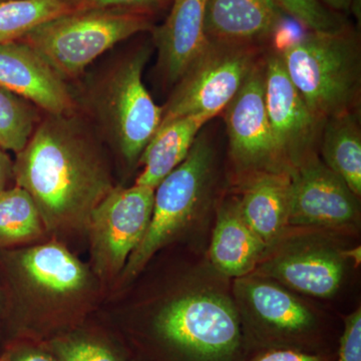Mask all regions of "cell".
<instances>
[{
	"label": "cell",
	"mask_w": 361,
	"mask_h": 361,
	"mask_svg": "<svg viewBox=\"0 0 361 361\" xmlns=\"http://www.w3.org/2000/svg\"><path fill=\"white\" fill-rule=\"evenodd\" d=\"M96 135L78 116L45 114L13 161V179L32 196L49 229L89 225L113 191Z\"/></svg>",
	"instance_id": "6da1fadb"
},
{
	"label": "cell",
	"mask_w": 361,
	"mask_h": 361,
	"mask_svg": "<svg viewBox=\"0 0 361 361\" xmlns=\"http://www.w3.org/2000/svg\"><path fill=\"white\" fill-rule=\"evenodd\" d=\"M297 92L322 122L357 111L361 61L357 39L345 26L310 32L277 51Z\"/></svg>",
	"instance_id": "7a4b0ae2"
},
{
	"label": "cell",
	"mask_w": 361,
	"mask_h": 361,
	"mask_svg": "<svg viewBox=\"0 0 361 361\" xmlns=\"http://www.w3.org/2000/svg\"><path fill=\"white\" fill-rule=\"evenodd\" d=\"M147 47L123 56L90 90L87 108L102 134L134 165L160 127L163 106L149 96L142 73Z\"/></svg>",
	"instance_id": "3957f363"
},
{
	"label": "cell",
	"mask_w": 361,
	"mask_h": 361,
	"mask_svg": "<svg viewBox=\"0 0 361 361\" xmlns=\"http://www.w3.org/2000/svg\"><path fill=\"white\" fill-rule=\"evenodd\" d=\"M155 26L149 14L122 9H92L63 14L42 23L20 40L65 82L80 77L99 56Z\"/></svg>",
	"instance_id": "277c9868"
},
{
	"label": "cell",
	"mask_w": 361,
	"mask_h": 361,
	"mask_svg": "<svg viewBox=\"0 0 361 361\" xmlns=\"http://www.w3.org/2000/svg\"><path fill=\"white\" fill-rule=\"evenodd\" d=\"M258 61L255 45L209 40L163 106L160 127L188 116L212 120L234 99Z\"/></svg>",
	"instance_id": "5b68a950"
},
{
	"label": "cell",
	"mask_w": 361,
	"mask_h": 361,
	"mask_svg": "<svg viewBox=\"0 0 361 361\" xmlns=\"http://www.w3.org/2000/svg\"><path fill=\"white\" fill-rule=\"evenodd\" d=\"M212 164V146L198 135L184 161L156 188L148 229L126 264L128 276L137 274L189 222L205 193Z\"/></svg>",
	"instance_id": "8992f818"
},
{
	"label": "cell",
	"mask_w": 361,
	"mask_h": 361,
	"mask_svg": "<svg viewBox=\"0 0 361 361\" xmlns=\"http://www.w3.org/2000/svg\"><path fill=\"white\" fill-rule=\"evenodd\" d=\"M152 188H114L90 216L92 250L99 269L116 273L141 243L153 213Z\"/></svg>",
	"instance_id": "52a82bcc"
},
{
	"label": "cell",
	"mask_w": 361,
	"mask_h": 361,
	"mask_svg": "<svg viewBox=\"0 0 361 361\" xmlns=\"http://www.w3.org/2000/svg\"><path fill=\"white\" fill-rule=\"evenodd\" d=\"M223 111L230 155L238 167L253 174L289 169L280 155L266 114L264 61L259 59Z\"/></svg>",
	"instance_id": "ba28073f"
},
{
	"label": "cell",
	"mask_w": 361,
	"mask_h": 361,
	"mask_svg": "<svg viewBox=\"0 0 361 361\" xmlns=\"http://www.w3.org/2000/svg\"><path fill=\"white\" fill-rule=\"evenodd\" d=\"M236 290L248 307V334L262 350L296 348L308 351L316 334L315 316L298 299L277 285L242 278Z\"/></svg>",
	"instance_id": "9c48e42d"
},
{
	"label": "cell",
	"mask_w": 361,
	"mask_h": 361,
	"mask_svg": "<svg viewBox=\"0 0 361 361\" xmlns=\"http://www.w3.org/2000/svg\"><path fill=\"white\" fill-rule=\"evenodd\" d=\"M265 108L274 141L289 169L316 155L323 127L287 75L279 54L264 59Z\"/></svg>",
	"instance_id": "30bf717a"
},
{
	"label": "cell",
	"mask_w": 361,
	"mask_h": 361,
	"mask_svg": "<svg viewBox=\"0 0 361 361\" xmlns=\"http://www.w3.org/2000/svg\"><path fill=\"white\" fill-rule=\"evenodd\" d=\"M289 172L288 224L334 227L355 221L357 196L317 156L310 157Z\"/></svg>",
	"instance_id": "8fae6325"
},
{
	"label": "cell",
	"mask_w": 361,
	"mask_h": 361,
	"mask_svg": "<svg viewBox=\"0 0 361 361\" xmlns=\"http://www.w3.org/2000/svg\"><path fill=\"white\" fill-rule=\"evenodd\" d=\"M0 87L49 115H68L78 104L66 82L23 42L0 44Z\"/></svg>",
	"instance_id": "7c38bea8"
},
{
	"label": "cell",
	"mask_w": 361,
	"mask_h": 361,
	"mask_svg": "<svg viewBox=\"0 0 361 361\" xmlns=\"http://www.w3.org/2000/svg\"><path fill=\"white\" fill-rule=\"evenodd\" d=\"M172 1L167 20L152 32L158 49L159 71L166 82L174 85L208 44L205 33L208 0Z\"/></svg>",
	"instance_id": "4fadbf2b"
},
{
	"label": "cell",
	"mask_w": 361,
	"mask_h": 361,
	"mask_svg": "<svg viewBox=\"0 0 361 361\" xmlns=\"http://www.w3.org/2000/svg\"><path fill=\"white\" fill-rule=\"evenodd\" d=\"M284 14L274 0H208L206 37L256 47L277 32L283 25Z\"/></svg>",
	"instance_id": "5bb4252c"
},
{
	"label": "cell",
	"mask_w": 361,
	"mask_h": 361,
	"mask_svg": "<svg viewBox=\"0 0 361 361\" xmlns=\"http://www.w3.org/2000/svg\"><path fill=\"white\" fill-rule=\"evenodd\" d=\"M290 185L289 169L255 173L239 202L242 218L267 246L288 224Z\"/></svg>",
	"instance_id": "9a60e30c"
},
{
	"label": "cell",
	"mask_w": 361,
	"mask_h": 361,
	"mask_svg": "<svg viewBox=\"0 0 361 361\" xmlns=\"http://www.w3.org/2000/svg\"><path fill=\"white\" fill-rule=\"evenodd\" d=\"M263 272L297 291L326 298L338 290L344 265L336 252L311 249L280 256L267 263Z\"/></svg>",
	"instance_id": "2e32d148"
},
{
	"label": "cell",
	"mask_w": 361,
	"mask_h": 361,
	"mask_svg": "<svg viewBox=\"0 0 361 361\" xmlns=\"http://www.w3.org/2000/svg\"><path fill=\"white\" fill-rule=\"evenodd\" d=\"M266 247L242 218L239 202L221 207L210 247L211 261L219 272L244 276L257 264Z\"/></svg>",
	"instance_id": "e0dca14e"
},
{
	"label": "cell",
	"mask_w": 361,
	"mask_h": 361,
	"mask_svg": "<svg viewBox=\"0 0 361 361\" xmlns=\"http://www.w3.org/2000/svg\"><path fill=\"white\" fill-rule=\"evenodd\" d=\"M209 121L205 116H188L159 128L140 157L144 168L135 184L155 190L187 158L202 127Z\"/></svg>",
	"instance_id": "ac0fdd59"
},
{
	"label": "cell",
	"mask_w": 361,
	"mask_h": 361,
	"mask_svg": "<svg viewBox=\"0 0 361 361\" xmlns=\"http://www.w3.org/2000/svg\"><path fill=\"white\" fill-rule=\"evenodd\" d=\"M23 276L47 293L63 295L80 290L87 272L73 254L58 244L32 247L18 256Z\"/></svg>",
	"instance_id": "d6986e66"
},
{
	"label": "cell",
	"mask_w": 361,
	"mask_h": 361,
	"mask_svg": "<svg viewBox=\"0 0 361 361\" xmlns=\"http://www.w3.org/2000/svg\"><path fill=\"white\" fill-rule=\"evenodd\" d=\"M319 146L323 163L343 180L355 196H360L361 132L357 111L325 121Z\"/></svg>",
	"instance_id": "ffe728a7"
},
{
	"label": "cell",
	"mask_w": 361,
	"mask_h": 361,
	"mask_svg": "<svg viewBox=\"0 0 361 361\" xmlns=\"http://www.w3.org/2000/svg\"><path fill=\"white\" fill-rule=\"evenodd\" d=\"M44 226L37 205L25 190L14 186L0 192V249L37 238Z\"/></svg>",
	"instance_id": "44dd1931"
},
{
	"label": "cell",
	"mask_w": 361,
	"mask_h": 361,
	"mask_svg": "<svg viewBox=\"0 0 361 361\" xmlns=\"http://www.w3.org/2000/svg\"><path fill=\"white\" fill-rule=\"evenodd\" d=\"M71 11L63 0L0 2V44L20 42L37 26Z\"/></svg>",
	"instance_id": "7402d4cb"
},
{
	"label": "cell",
	"mask_w": 361,
	"mask_h": 361,
	"mask_svg": "<svg viewBox=\"0 0 361 361\" xmlns=\"http://www.w3.org/2000/svg\"><path fill=\"white\" fill-rule=\"evenodd\" d=\"M39 111L30 102L0 87V149L20 153L42 120Z\"/></svg>",
	"instance_id": "603a6c76"
},
{
	"label": "cell",
	"mask_w": 361,
	"mask_h": 361,
	"mask_svg": "<svg viewBox=\"0 0 361 361\" xmlns=\"http://www.w3.org/2000/svg\"><path fill=\"white\" fill-rule=\"evenodd\" d=\"M285 14L310 32H329L343 23L320 0H274Z\"/></svg>",
	"instance_id": "cb8c5ba5"
},
{
	"label": "cell",
	"mask_w": 361,
	"mask_h": 361,
	"mask_svg": "<svg viewBox=\"0 0 361 361\" xmlns=\"http://www.w3.org/2000/svg\"><path fill=\"white\" fill-rule=\"evenodd\" d=\"M51 348L58 361H120L110 348L90 339L65 337L51 341Z\"/></svg>",
	"instance_id": "d4e9b609"
},
{
	"label": "cell",
	"mask_w": 361,
	"mask_h": 361,
	"mask_svg": "<svg viewBox=\"0 0 361 361\" xmlns=\"http://www.w3.org/2000/svg\"><path fill=\"white\" fill-rule=\"evenodd\" d=\"M73 11L92 9H122L152 14L164 6L161 0H63Z\"/></svg>",
	"instance_id": "484cf974"
},
{
	"label": "cell",
	"mask_w": 361,
	"mask_h": 361,
	"mask_svg": "<svg viewBox=\"0 0 361 361\" xmlns=\"http://www.w3.org/2000/svg\"><path fill=\"white\" fill-rule=\"evenodd\" d=\"M336 361H361V310L351 313L344 320Z\"/></svg>",
	"instance_id": "4316f807"
},
{
	"label": "cell",
	"mask_w": 361,
	"mask_h": 361,
	"mask_svg": "<svg viewBox=\"0 0 361 361\" xmlns=\"http://www.w3.org/2000/svg\"><path fill=\"white\" fill-rule=\"evenodd\" d=\"M251 361H329L326 356L296 348H271L261 351Z\"/></svg>",
	"instance_id": "83f0119b"
},
{
	"label": "cell",
	"mask_w": 361,
	"mask_h": 361,
	"mask_svg": "<svg viewBox=\"0 0 361 361\" xmlns=\"http://www.w3.org/2000/svg\"><path fill=\"white\" fill-rule=\"evenodd\" d=\"M4 353L8 361H58L54 355L25 344H13Z\"/></svg>",
	"instance_id": "f1b7e54d"
},
{
	"label": "cell",
	"mask_w": 361,
	"mask_h": 361,
	"mask_svg": "<svg viewBox=\"0 0 361 361\" xmlns=\"http://www.w3.org/2000/svg\"><path fill=\"white\" fill-rule=\"evenodd\" d=\"M11 178H13V161L6 151L0 149V192L6 189Z\"/></svg>",
	"instance_id": "f546056e"
},
{
	"label": "cell",
	"mask_w": 361,
	"mask_h": 361,
	"mask_svg": "<svg viewBox=\"0 0 361 361\" xmlns=\"http://www.w3.org/2000/svg\"><path fill=\"white\" fill-rule=\"evenodd\" d=\"M330 11H345L353 6V0H320Z\"/></svg>",
	"instance_id": "4dcf8cb0"
},
{
	"label": "cell",
	"mask_w": 361,
	"mask_h": 361,
	"mask_svg": "<svg viewBox=\"0 0 361 361\" xmlns=\"http://www.w3.org/2000/svg\"><path fill=\"white\" fill-rule=\"evenodd\" d=\"M360 253L361 250L360 247H358V248L351 249L350 251L345 252V255L349 258L353 259L356 264H360L361 259Z\"/></svg>",
	"instance_id": "1f68e13d"
},
{
	"label": "cell",
	"mask_w": 361,
	"mask_h": 361,
	"mask_svg": "<svg viewBox=\"0 0 361 361\" xmlns=\"http://www.w3.org/2000/svg\"><path fill=\"white\" fill-rule=\"evenodd\" d=\"M0 361H8L6 353H4L2 355H0Z\"/></svg>",
	"instance_id": "d6a6232c"
},
{
	"label": "cell",
	"mask_w": 361,
	"mask_h": 361,
	"mask_svg": "<svg viewBox=\"0 0 361 361\" xmlns=\"http://www.w3.org/2000/svg\"><path fill=\"white\" fill-rule=\"evenodd\" d=\"M161 2H163L164 4H167V2L172 1V0H161Z\"/></svg>",
	"instance_id": "836d02e7"
},
{
	"label": "cell",
	"mask_w": 361,
	"mask_h": 361,
	"mask_svg": "<svg viewBox=\"0 0 361 361\" xmlns=\"http://www.w3.org/2000/svg\"><path fill=\"white\" fill-rule=\"evenodd\" d=\"M6 1V0H0V2Z\"/></svg>",
	"instance_id": "e575fe53"
}]
</instances>
